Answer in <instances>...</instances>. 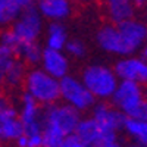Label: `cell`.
<instances>
[{
  "instance_id": "5",
  "label": "cell",
  "mask_w": 147,
  "mask_h": 147,
  "mask_svg": "<svg viewBox=\"0 0 147 147\" xmlns=\"http://www.w3.org/2000/svg\"><path fill=\"white\" fill-rule=\"evenodd\" d=\"M41 13L34 5L24 9L19 16L16 18L12 31L16 34L21 43H31L37 41L43 30V19Z\"/></svg>"
},
{
  "instance_id": "14",
  "label": "cell",
  "mask_w": 147,
  "mask_h": 147,
  "mask_svg": "<svg viewBox=\"0 0 147 147\" xmlns=\"http://www.w3.org/2000/svg\"><path fill=\"white\" fill-rule=\"evenodd\" d=\"M106 13L112 24H119L122 21H127L134 18V12H136V6H134L132 0H103Z\"/></svg>"
},
{
  "instance_id": "19",
  "label": "cell",
  "mask_w": 147,
  "mask_h": 147,
  "mask_svg": "<svg viewBox=\"0 0 147 147\" xmlns=\"http://www.w3.org/2000/svg\"><path fill=\"white\" fill-rule=\"evenodd\" d=\"M22 9L9 0H0V27H6L10 22L16 21Z\"/></svg>"
},
{
  "instance_id": "1",
  "label": "cell",
  "mask_w": 147,
  "mask_h": 147,
  "mask_svg": "<svg viewBox=\"0 0 147 147\" xmlns=\"http://www.w3.org/2000/svg\"><path fill=\"white\" fill-rule=\"evenodd\" d=\"M118 80L119 78L116 77L115 71L103 65H91L85 68L81 75V81L88 91L100 100H107L112 97L119 82Z\"/></svg>"
},
{
  "instance_id": "6",
  "label": "cell",
  "mask_w": 147,
  "mask_h": 147,
  "mask_svg": "<svg viewBox=\"0 0 147 147\" xmlns=\"http://www.w3.org/2000/svg\"><path fill=\"white\" fill-rule=\"evenodd\" d=\"M24 134L19 112L12 106L7 97L0 94V140L16 141Z\"/></svg>"
},
{
  "instance_id": "2",
  "label": "cell",
  "mask_w": 147,
  "mask_h": 147,
  "mask_svg": "<svg viewBox=\"0 0 147 147\" xmlns=\"http://www.w3.org/2000/svg\"><path fill=\"white\" fill-rule=\"evenodd\" d=\"M27 93H30L34 99L47 106L53 105L60 99V85L59 80L49 75L43 69H32L25 77Z\"/></svg>"
},
{
  "instance_id": "12",
  "label": "cell",
  "mask_w": 147,
  "mask_h": 147,
  "mask_svg": "<svg viewBox=\"0 0 147 147\" xmlns=\"http://www.w3.org/2000/svg\"><path fill=\"white\" fill-rule=\"evenodd\" d=\"M41 65L43 71H46L49 75L55 77L56 80H62L68 75L69 62L68 57L62 53V50H55V49H43L41 55Z\"/></svg>"
},
{
  "instance_id": "8",
  "label": "cell",
  "mask_w": 147,
  "mask_h": 147,
  "mask_svg": "<svg viewBox=\"0 0 147 147\" xmlns=\"http://www.w3.org/2000/svg\"><path fill=\"white\" fill-rule=\"evenodd\" d=\"M119 80L132 81L140 85H147V60L137 56H124L115 63L113 68Z\"/></svg>"
},
{
  "instance_id": "4",
  "label": "cell",
  "mask_w": 147,
  "mask_h": 147,
  "mask_svg": "<svg viewBox=\"0 0 147 147\" xmlns=\"http://www.w3.org/2000/svg\"><path fill=\"white\" fill-rule=\"evenodd\" d=\"M60 85V99H63L66 105L75 107L78 112L88 110L96 105V97L88 91L84 82L75 77L66 75L59 80Z\"/></svg>"
},
{
  "instance_id": "3",
  "label": "cell",
  "mask_w": 147,
  "mask_h": 147,
  "mask_svg": "<svg viewBox=\"0 0 147 147\" xmlns=\"http://www.w3.org/2000/svg\"><path fill=\"white\" fill-rule=\"evenodd\" d=\"M41 119L43 124L57 128L68 137L71 134H75V129L81 121V115L75 107L66 103H53L44 107V110L41 112Z\"/></svg>"
},
{
  "instance_id": "22",
  "label": "cell",
  "mask_w": 147,
  "mask_h": 147,
  "mask_svg": "<svg viewBox=\"0 0 147 147\" xmlns=\"http://www.w3.org/2000/svg\"><path fill=\"white\" fill-rule=\"evenodd\" d=\"M65 50L74 57H82V56H85V53H87L85 44L80 40H68V43L65 46Z\"/></svg>"
},
{
  "instance_id": "33",
  "label": "cell",
  "mask_w": 147,
  "mask_h": 147,
  "mask_svg": "<svg viewBox=\"0 0 147 147\" xmlns=\"http://www.w3.org/2000/svg\"><path fill=\"white\" fill-rule=\"evenodd\" d=\"M0 141H2V140H0Z\"/></svg>"
},
{
  "instance_id": "31",
  "label": "cell",
  "mask_w": 147,
  "mask_h": 147,
  "mask_svg": "<svg viewBox=\"0 0 147 147\" xmlns=\"http://www.w3.org/2000/svg\"><path fill=\"white\" fill-rule=\"evenodd\" d=\"M146 102H147V88H146Z\"/></svg>"
},
{
  "instance_id": "23",
  "label": "cell",
  "mask_w": 147,
  "mask_h": 147,
  "mask_svg": "<svg viewBox=\"0 0 147 147\" xmlns=\"http://www.w3.org/2000/svg\"><path fill=\"white\" fill-rule=\"evenodd\" d=\"M60 147H88L87 144H84L75 134H71V136H68L63 143L60 144Z\"/></svg>"
},
{
  "instance_id": "20",
  "label": "cell",
  "mask_w": 147,
  "mask_h": 147,
  "mask_svg": "<svg viewBox=\"0 0 147 147\" xmlns=\"http://www.w3.org/2000/svg\"><path fill=\"white\" fill-rule=\"evenodd\" d=\"M66 136L52 125L43 124V147H60Z\"/></svg>"
},
{
  "instance_id": "26",
  "label": "cell",
  "mask_w": 147,
  "mask_h": 147,
  "mask_svg": "<svg viewBox=\"0 0 147 147\" xmlns=\"http://www.w3.org/2000/svg\"><path fill=\"white\" fill-rule=\"evenodd\" d=\"M13 56H15V53L9 47H6L0 43V57H13Z\"/></svg>"
},
{
  "instance_id": "7",
  "label": "cell",
  "mask_w": 147,
  "mask_h": 147,
  "mask_svg": "<svg viewBox=\"0 0 147 147\" xmlns=\"http://www.w3.org/2000/svg\"><path fill=\"white\" fill-rule=\"evenodd\" d=\"M75 136L88 147H100L106 143L118 140V132L103 129L93 118H81L75 129Z\"/></svg>"
},
{
  "instance_id": "9",
  "label": "cell",
  "mask_w": 147,
  "mask_h": 147,
  "mask_svg": "<svg viewBox=\"0 0 147 147\" xmlns=\"http://www.w3.org/2000/svg\"><path fill=\"white\" fill-rule=\"evenodd\" d=\"M97 44L100 46L102 50L112 53V55H118V56H131L132 52L128 47V44L125 43L124 37L119 32L116 24H109V25L102 27L97 31L96 35Z\"/></svg>"
},
{
  "instance_id": "30",
  "label": "cell",
  "mask_w": 147,
  "mask_h": 147,
  "mask_svg": "<svg viewBox=\"0 0 147 147\" xmlns=\"http://www.w3.org/2000/svg\"><path fill=\"white\" fill-rule=\"evenodd\" d=\"M127 147H147V146H144V144H137V143H132V144H129V146H127Z\"/></svg>"
},
{
  "instance_id": "18",
  "label": "cell",
  "mask_w": 147,
  "mask_h": 147,
  "mask_svg": "<svg viewBox=\"0 0 147 147\" xmlns=\"http://www.w3.org/2000/svg\"><path fill=\"white\" fill-rule=\"evenodd\" d=\"M25 65H24L21 60L13 59L12 63L9 65L6 75H5V82H7L9 85L15 87V85H19L22 82V80L25 78Z\"/></svg>"
},
{
  "instance_id": "21",
  "label": "cell",
  "mask_w": 147,
  "mask_h": 147,
  "mask_svg": "<svg viewBox=\"0 0 147 147\" xmlns=\"http://www.w3.org/2000/svg\"><path fill=\"white\" fill-rule=\"evenodd\" d=\"M0 43H2L3 46H6V47H9L13 53L16 52L18 46L21 44L19 38L16 37V34L12 31V28H6V30H3L2 32H0Z\"/></svg>"
},
{
  "instance_id": "10",
  "label": "cell",
  "mask_w": 147,
  "mask_h": 147,
  "mask_svg": "<svg viewBox=\"0 0 147 147\" xmlns=\"http://www.w3.org/2000/svg\"><path fill=\"white\" fill-rule=\"evenodd\" d=\"M91 118L99 124L103 129L106 131H113L119 132L124 129L127 116L118 110L113 105H107V103H97L93 106V112Z\"/></svg>"
},
{
  "instance_id": "32",
  "label": "cell",
  "mask_w": 147,
  "mask_h": 147,
  "mask_svg": "<svg viewBox=\"0 0 147 147\" xmlns=\"http://www.w3.org/2000/svg\"><path fill=\"white\" fill-rule=\"evenodd\" d=\"M146 34H147V25H146Z\"/></svg>"
},
{
  "instance_id": "25",
  "label": "cell",
  "mask_w": 147,
  "mask_h": 147,
  "mask_svg": "<svg viewBox=\"0 0 147 147\" xmlns=\"http://www.w3.org/2000/svg\"><path fill=\"white\" fill-rule=\"evenodd\" d=\"M9 2L15 3V5H16V6H19V7H21L22 10L34 5V0H9Z\"/></svg>"
},
{
  "instance_id": "24",
  "label": "cell",
  "mask_w": 147,
  "mask_h": 147,
  "mask_svg": "<svg viewBox=\"0 0 147 147\" xmlns=\"http://www.w3.org/2000/svg\"><path fill=\"white\" fill-rule=\"evenodd\" d=\"M13 57H0V84L5 81V75H6V71L9 68V65L12 63Z\"/></svg>"
},
{
  "instance_id": "13",
  "label": "cell",
  "mask_w": 147,
  "mask_h": 147,
  "mask_svg": "<svg viewBox=\"0 0 147 147\" xmlns=\"http://www.w3.org/2000/svg\"><path fill=\"white\" fill-rule=\"evenodd\" d=\"M37 9L41 16L52 21H62L71 15L69 0H37Z\"/></svg>"
},
{
  "instance_id": "27",
  "label": "cell",
  "mask_w": 147,
  "mask_h": 147,
  "mask_svg": "<svg viewBox=\"0 0 147 147\" xmlns=\"http://www.w3.org/2000/svg\"><path fill=\"white\" fill-rule=\"evenodd\" d=\"M100 147H124V146L119 143V140H115V141L106 143V144H103V146H100Z\"/></svg>"
},
{
  "instance_id": "16",
  "label": "cell",
  "mask_w": 147,
  "mask_h": 147,
  "mask_svg": "<svg viewBox=\"0 0 147 147\" xmlns=\"http://www.w3.org/2000/svg\"><path fill=\"white\" fill-rule=\"evenodd\" d=\"M122 131H125V134L134 143L147 146V121L127 118Z\"/></svg>"
},
{
  "instance_id": "17",
  "label": "cell",
  "mask_w": 147,
  "mask_h": 147,
  "mask_svg": "<svg viewBox=\"0 0 147 147\" xmlns=\"http://www.w3.org/2000/svg\"><path fill=\"white\" fill-rule=\"evenodd\" d=\"M16 56L24 59V62H27L30 65H35L41 62V55H43V49L37 41L31 43H21L15 52Z\"/></svg>"
},
{
  "instance_id": "15",
  "label": "cell",
  "mask_w": 147,
  "mask_h": 147,
  "mask_svg": "<svg viewBox=\"0 0 147 147\" xmlns=\"http://www.w3.org/2000/svg\"><path fill=\"white\" fill-rule=\"evenodd\" d=\"M66 43H68V32L63 24H60V21H52V24L47 28L46 47L55 49V50H63Z\"/></svg>"
},
{
  "instance_id": "28",
  "label": "cell",
  "mask_w": 147,
  "mask_h": 147,
  "mask_svg": "<svg viewBox=\"0 0 147 147\" xmlns=\"http://www.w3.org/2000/svg\"><path fill=\"white\" fill-rule=\"evenodd\" d=\"M132 3L136 7H144L147 5V0H132Z\"/></svg>"
},
{
  "instance_id": "29",
  "label": "cell",
  "mask_w": 147,
  "mask_h": 147,
  "mask_svg": "<svg viewBox=\"0 0 147 147\" xmlns=\"http://www.w3.org/2000/svg\"><path fill=\"white\" fill-rule=\"evenodd\" d=\"M141 57L144 60H147V43H144L143 47H141Z\"/></svg>"
},
{
  "instance_id": "11",
  "label": "cell",
  "mask_w": 147,
  "mask_h": 147,
  "mask_svg": "<svg viewBox=\"0 0 147 147\" xmlns=\"http://www.w3.org/2000/svg\"><path fill=\"white\" fill-rule=\"evenodd\" d=\"M116 27L119 30V32L124 37L125 43L128 44V47L131 49L132 55L138 52L143 47V44L147 41V34H146V24L131 18L127 21H122L119 24H116Z\"/></svg>"
}]
</instances>
